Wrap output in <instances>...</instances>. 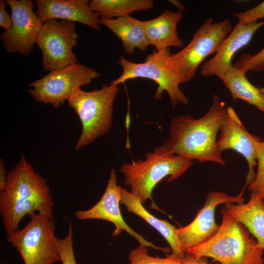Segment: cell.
<instances>
[{"label":"cell","mask_w":264,"mask_h":264,"mask_svg":"<svg viewBox=\"0 0 264 264\" xmlns=\"http://www.w3.org/2000/svg\"><path fill=\"white\" fill-rule=\"evenodd\" d=\"M53 207L46 180L21 154L19 162L8 172L6 187L0 192V214L6 234L18 229L27 215L40 213L53 218Z\"/></svg>","instance_id":"1"},{"label":"cell","mask_w":264,"mask_h":264,"mask_svg":"<svg viewBox=\"0 0 264 264\" xmlns=\"http://www.w3.org/2000/svg\"><path fill=\"white\" fill-rule=\"evenodd\" d=\"M227 108L215 94L209 109L199 118L188 114L176 116L170 122L169 137L163 145L173 153L192 160L224 165L217 148V136Z\"/></svg>","instance_id":"2"},{"label":"cell","mask_w":264,"mask_h":264,"mask_svg":"<svg viewBox=\"0 0 264 264\" xmlns=\"http://www.w3.org/2000/svg\"><path fill=\"white\" fill-rule=\"evenodd\" d=\"M217 233L185 252L196 258L209 257L221 264H264V250L248 229L223 207Z\"/></svg>","instance_id":"3"},{"label":"cell","mask_w":264,"mask_h":264,"mask_svg":"<svg viewBox=\"0 0 264 264\" xmlns=\"http://www.w3.org/2000/svg\"><path fill=\"white\" fill-rule=\"evenodd\" d=\"M193 160L175 154L164 145L145 154L144 160L123 163L120 172L125 176L124 184L131 193L144 204L150 198L155 186L166 176L171 182L182 176L193 164Z\"/></svg>","instance_id":"4"},{"label":"cell","mask_w":264,"mask_h":264,"mask_svg":"<svg viewBox=\"0 0 264 264\" xmlns=\"http://www.w3.org/2000/svg\"><path fill=\"white\" fill-rule=\"evenodd\" d=\"M118 86L104 84L90 91L78 89L67 100L68 106L78 115L82 126L76 142L79 150L107 133L112 126L114 100Z\"/></svg>","instance_id":"5"},{"label":"cell","mask_w":264,"mask_h":264,"mask_svg":"<svg viewBox=\"0 0 264 264\" xmlns=\"http://www.w3.org/2000/svg\"><path fill=\"white\" fill-rule=\"evenodd\" d=\"M170 48L155 50L141 63H133L120 56L118 62L122 66V73L110 85L118 86L137 78L149 79L158 86L154 95L156 99H160L166 91L174 108L178 104L186 105L188 100L179 87L183 82L170 63Z\"/></svg>","instance_id":"6"},{"label":"cell","mask_w":264,"mask_h":264,"mask_svg":"<svg viewBox=\"0 0 264 264\" xmlns=\"http://www.w3.org/2000/svg\"><path fill=\"white\" fill-rule=\"evenodd\" d=\"M30 218L22 229L6 234L7 242L20 254L24 264L61 262L53 218L40 213H35Z\"/></svg>","instance_id":"7"},{"label":"cell","mask_w":264,"mask_h":264,"mask_svg":"<svg viewBox=\"0 0 264 264\" xmlns=\"http://www.w3.org/2000/svg\"><path fill=\"white\" fill-rule=\"evenodd\" d=\"M232 30L229 20L215 22L209 17L198 28L185 47L171 54L170 63L183 83L194 77L200 64L207 56L217 52Z\"/></svg>","instance_id":"8"},{"label":"cell","mask_w":264,"mask_h":264,"mask_svg":"<svg viewBox=\"0 0 264 264\" xmlns=\"http://www.w3.org/2000/svg\"><path fill=\"white\" fill-rule=\"evenodd\" d=\"M100 74L79 63L50 71L30 83L28 92L39 102L58 109L82 86L89 85Z\"/></svg>","instance_id":"9"},{"label":"cell","mask_w":264,"mask_h":264,"mask_svg":"<svg viewBox=\"0 0 264 264\" xmlns=\"http://www.w3.org/2000/svg\"><path fill=\"white\" fill-rule=\"evenodd\" d=\"M75 25V22L57 20L43 23L36 44L42 52L44 70L50 72L78 63L73 51L79 38Z\"/></svg>","instance_id":"10"},{"label":"cell","mask_w":264,"mask_h":264,"mask_svg":"<svg viewBox=\"0 0 264 264\" xmlns=\"http://www.w3.org/2000/svg\"><path fill=\"white\" fill-rule=\"evenodd\" d=\"M11 10L12 26L0 40L6 52L27 57L32 51L43 23L33 11L31 0H6Z\"/></svg>","instance_id":"11"},{"label":"cell","mask_w":264,"mask_h":264,"mask_svg":"<svg viewBox=\"0 0 264 264\" xmlns=\"http://www.w3.org/2000/svg\"><path fill=\"white\" fill-rule=\"evenodd\" d=\"M117 179L116 170L112 168L106 189L100 200L88 210L76 211L74 214L76 219L79 220L98 219L108 221L115 226L112 236H117L124 230L135 238L140 245L169 252L167 248L156 246L145 239L144 237L134 231L125 222L119 206L123 188L117 184Z\"/></svg>","instance_id":"12"},{"label":"cell","mask_w":264,"mask_h":264,"mask_svg":"<svg viewBox=\"0 0 264 264\" xmlns=\"http://www.w3.org/2000/svg\"><path fill=\"white\" fill-rule=\"evenodd\" d=\"M244 189L236 196L216 191H211L206 195L204 205L198 210L194 220L188 225L177 228V235L185 253L205 242L217 233L220 226L215 220L217 206L222 203L243 202Z\"/></svg>","instance_id":"13"},{"label":"cell","mask_w":264,"mask_h":264,"mask_svg":"<svg viewBox=\"0 0 264 264\" xmlns=\"http://www.w3.org/2000/svg\"><path fill=\"white\" fill-rule=\"evenodd\" d=\"M220 132V137L217 141L219 151L221 153L226 150H234L243 156L247 162L248 171L244 186L245 188L255 178L254 167L257 165L255 142L262 139L247 131L231 106L227 108Z\"/></svg>","instance_id":"14"},{"label":"cell","mask_w":264,"mask_h":264,"mask_svg":"<svg viewBox=\"0 0 264 264\" xmlns=\"http://www.w3.org/2000/svg\"><path fill=\"white\" fill-rule=\"evenodd\" d=\"M263 25L264 21L251 23L239 21L214 56L201 66V75L216 76L220 78L233 65L231 61L235 54L246 45L255 33Z\"/></svg>","instance_id":"15"},{"label":"cell","mask_w":264,"mask_h":264,"mask_svg":"<svg viewBox=\"0 0 264 264\" xmlns=\"http://www.w3.org/2000/svg\"><path fill=\"white\" fill-rule=\"evenodd\" d=\"M35 12L44 23L51 20L79 22L96 30L101 29L100 17L92 10L88 0H37Z\"/></svg>","instance_id":"16"},{"label":"cell","mask_w":264,"mask_h":264,"mask_svg":"<svg viewBox=\"0 0 264 264\" xmlns=\"http://www.w3.org/2000/svg\"><path fill=\"white\" fill-rule=\"evenodd\" d=\"M183 12L166 10L159 16L143 21L146 35L149 44L156 50L170 47H182L184 41L179 38L177 26L183 17Z\"/></svg>","instance_id":"17"},{"label":"cell","mask_w":264,"mask_h":264,"mask_svg":"<svg viewBox=\"0 0 264 264\" xmlns=\"http://www.w3.org/2000/svg\"><path fill=\"white\" fill-rule=\"evenodd\" d=\"M100 22L120 39L124 50L130 55L132 54L136 48L145 51L150 45L143 21L130 15L113 19L100 17Z\"/></svg>","instance_id":"18"},{"label":"cell","mask_w":264,"mask_h":264,"mask_svg":"<svg viewBox=\"0 0 264 264\" xmlns=\"http://www.w3.org/2000/svg\"><path fill=\"white\" fill-rule=\"evenodd\" d=\"M224 208L245 226L264 250V200L251 192L247 203H228Z\"/></svg>","instance_id":"19"},{"label":"cell","mask_w":264,"mask_h":264,"mask_svg":"<svg viewBox=\"0 0 264 264\" xmlns=\"http://www.w3.org/2000/svg\"><path fill=\"white\" fill-rule=\"evenodd\" d=\"M120 203L124 204L127 210L140 217L155 228L169 244L172 254L183 258L185 253L183 251L177 235V228L168 221L160 220L149 213L140 201L131 192L122 189Z\"/></svg>","instance_id":"20"},{"label":"cell","mask_w":264,"mask_h":264,"mask_svg":"<svg viewBox=\"0 0 264 264\" xmlns=\"http://www.w3.org/2000/svg\"><path fill=\"white\" fill-rule=\"evenodd\" d=\"M245 74L232 65L220 79L229 90L234 102L242 100L264 113V96L259 88L248 81Z\"/></svg>","instance_id":"21"},{"label":"cell","mask_w":264,"mask_h":264,"mask_svg":"<svg viewBox=\"0 0 264 264\" xmlns=\"http://www.w3.org/2000/svg\"><path fill=\"white\" fill-rule=\"evenodd\" d=\"M152 0H92L89 4L100 17L116 18L130 15L134 12L148 10L153 7Z\"/></svg>","instance_id":"22"},{"label":"cell","mask_w":264,"mask_h":264,"mask_svg":"<svg viewBox=\"0 0 264 264\" xmlns=\"http://www.w3.org/2000/svg\"><path fill=\"white\" fill-rule=\"evenodd\" d=\"M129 264H183V258L171 254L165 258L149 255L146 246L140 245L129 255Z\"/></svg>","instance_id":"23"},{"label":"cell","mask_w":264,"mask_h":264,"mask_svg":"<svg viewBox=\"0 0 264 264\" xmlns=\"http://www.w3.org/2000/svg\"><path fill=\"white\" fill-rule=\"evenodd\" d=\"M257 153V172L248 190L258 195L264 200V138L255 142Z\"/></svg>","instance_id":"24"},{"label":"cell","mask_w":264,"mask_h":264,"mask_svg":"<svg viewBox=\"0 0 264 264\" xmlns=\"http://www.w3.org/2000/svg\"><path fill=\"white\" fill-rule=\"evenodd\" d=\"M233 66L245 73L264 70V47L255 54H243Z\"/></svg>","instance_id":"25"},{"label":"cell","mask_w":264,"mask_h":264,"mask_svg":"<svg viewBox=\"0 0 264 264\" xmlns=\"http://www.w3.org/2000/svg\"><path fill=\"white\" fill-rule=\"evenodd\" d=\"M57 245L62 264H77L73 250V228L69 223L66 237L57 240Z\"/></svg>","instance_id":"26"},{"label":"cell","mask_w":264,"mask_h":264,"mask_svg":"<svg viewBox=\"0 0 264 264\" xmlns=\"http://www.w3.org/2000/svg\"><path fill=\"white\" fill-rule=\"evenodd\" d=\"M233 15L239 21L245 22H253L264 18V0L254 7L242 12H234Z\"/></svg>","instance_id":"27"},{"label":"cell","mask_w":264,"mask_h":264,"mask_svg":"<svg viewBox=\"0 0 264 264\" xmlns=\"http://www.w3.org/2000/svg\"><path fill=\"white\" fill-rule=\"evenodd\" d=\"M7 5L6 0H0V26L4 30H9L12 26L11 17L5 10Z\"/></svg>","instance_id":"28"},{"label":"cell","mask_w":264,"mask_h":264,"mask_svg":"<svg viewBox=\"0 0 264 264\" xmlns=\"http://www.w3.org/2000/svg\"><path fill=\"white\" fill-rule=\"evenodd\" d=\"M8 173L4 166L3 159L0 160V192L3 191L6 186Z\"/></svg>","instance_id":"29"},{"label":"cell","mask_w":264,"mask_h":264,"mask_svg":"<svg viewBox=\"0 0 264 264\" xmlns=\"http://www.w3.org/2000/svg\"><path fill=\"white\" fill-rule=\"evenodd\" d=\"M183 264H209L204 258H196L191 255L186 253L183 258ZM216 264H221L220 263H217Z\"/></svg>","instance_id":"30"},{"label":"cell","mask_w":264,"mask_h":264,"mask_svg":"<svg viewBox=\"0 0 264 264\" xmlns=\"http://www.w3.org/2000/svg\"><path fill=\"white\" fill-rule=\"evenodd\" d=\"M174 5H175L178 10L184 12L185 10V7L184 5L177 0H169Z\"/></svg>","instance_id":"31"},{"label":"cell","mask_w":264,"mask_h":264,"mask_svg":"<svg viewBox=\"0 0 264 264\" xmlns=\"http://www.w3.org/2000/svg\"><path fill=\"white\" fill-rule=\"evenodd\" d=\"M259 89L261 92V93L263 94V95L264 96V87L259 88Z\"/></svg>","instance_id":"32"},{"label":"cell","mask_w":264,"mask_h":264,"mask_svg":"<svg viewBox=\"0 0 264 264\" xmlns=\"http://www.w3.org/2000/svg\"><path fill=\"white\" fill-rule=\"evenodd\" d=\"M0 264H1V263Z\"/></svg>","instance_id":"33"}]
</instances>
